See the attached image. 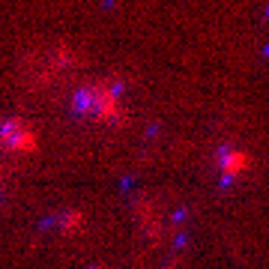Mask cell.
Listing matches in <instances>:
<instances>
[{"instance_id": "6da1fadb", "label": "cell", "mask_w": 269, "mask_h": 269, "mask_svg": "<svg viewBox=\"0 0 269 269\" xmlns=\"http://www.w3.org/2000/svg\"><path fill=\"white\" fill-rule=\"evenodd\" d=\"M72 108L96 123H105V126H120L126 120V111H123V102H120V93L111 81H93L87 87H78L72 93Z\"/></svg>"}, {"instance_id": "3957f363", "label": "cell", "mask_w": 269, "mask_h": 269, "mask_svg": "<svg viewBox=\"0 0 269 269\" xmlns=\"http://www.w3.org/2000/svg\"><path fill=\"white\" fill-rule=\"evenodd\" d=\"M248 153L245 150H239V147H221L218 150V156H215V165L221 170V176H228V180H236V176H242L245 168H248Z\"/></svg>"}, {"instance_id": "277c9868", "label": "cell", "mask_w": 269, "mask_h": 269, "mask_svg": "<svg viewBox=\"0 0 269 269\" xmlns=\"http://www.w3.org/2000/svg\"><path fill=\"white\" fill-rule=\"evenodd\" d=\"M134 215L141 218V228L147 234L153 236V239H159V212H153V203L141 198V201L134 203Z\"/></svg>"}, {"instance_id": "5b68a950", "label": "cell", "mask_w": 269, "mask_h": 269, "mask_svg": "<svg viewBox=\"0 0 269 269\" xmlns=\"http://www.w3.org/2000/svg\"><path fill=\"white\" fill-rule=\"evenodd\" d=\"M60 231H63L66 236L81 234V231H84V212H78V209H66V212H60Z\"/></svg>"}, {"instance_id": "7a4b0ae2", "label": "cell", "mask_w": 269, "mask_h": 269, "mask_svg": "<svg viewBox=\"0 0 269 269\" xmlns=\"http://www.w3.org/2000/svg\"><path fill=\"white\" fill-rule=\"evenodd\" d=\"M3 147L9 156H30L36 153V132L30 123H24L21 117H12L3 123Z\"/></svg>"}]
</instances>
